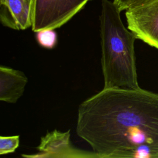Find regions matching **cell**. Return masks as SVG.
Instances as JSON below:
<instances>
[{
  "label": "cell",
  "mask_w": 158,
  "mask_h": 158,
  "mask_svg": "<svg viewBox=\"0 0 158 158\" xmlns=\"http://www.w3.org/2000/svg\"><path fill=\"white\" fill-rule=\"evenodd\" d=\"M33 0H0V20L6 27L23 30L31 27Z\"/></svg>",
  "instance_id": "8992f818"
},
{
  "label": "cell",
  "mask_w": 158,
  "mask_h": 158,
  "mask_svg": "<svg viewBox=\"0 0 158 158\" xmlns=\"http://www.w3.org/2000/svg\"><path fill=\"white\" fill-rule=\"evenodd\" d=\"M144 0H114V2L117 6L120 12L126 10L138 4Z\"/></svg>",
  "instance_id": "30bf717a"
},
{
  "label": "cell",
  "mask_w": 158,
  "mask_h": 158,
  "mask_svg": "<svg viewBox=\"0 0 158 158\" xmlns=\"http://www.w3.org/2000/svg\"><path fill=\"white\" fill-rule=\"evenodd\" d=\"M89 0H33L32 30L60 27L80 11Z\"/></svg>",
  "instance_id": "3957f363"
},
{
  "label": "cell",
  "mask_w": 158,
  "mask_h": 158,
  "mask_svg": "<svg viewBox=\"0 0 158 158\" xmlns=\"http://www.w3.org/2000/svg\"><path fill=\"white\" fill-rule=\"evenodd\" d=\"M36 41L41 47L51 49L57 43V35L54 29H44L36 32Z\"/></svg>",
  "instance_id": "ba28073f"
},
{
  "label": "cell",
  "mask_w": 158,
  "mask_h": 158,
  "mask_svg": "<svg viewBox=\"0 0 158 158\" xmlns=\"http://www.w3.org/2000/svg\"><path fill=\"white\" fill-rule=\"evenodd\" d=\"M27 81V78L22 72L1 65L0 100L15 103L23 94Z\"/></svg>",
  "instance_id": "52a82bcc"
},
{
  "label": "cell",
  "mask_w": 158,
  "mask_h": 158,
  "mask_svg": "<svg viewBox=\"0 0 158 158\" xmlns=\"http://www.w3.org/2000/svg\"><path fill=\"white\" fill-rule=\"evenodd\" d=\"M76 131L99 158H158V93L103 88L79 106Z\"/></svg>",
  "instance_id": "6da1fadb"
},
{
  "label": "cell",
  "mask_w": 158,
  "mask_h": 158,
  "mask_svg": "<svg viewBox=\"0 0 158 158\" xmlns=\"http://www.w3.org/2000/svg\"><path fill=\"white\" fill-rule=\"evenodd\" d=\"M70 130L65 132L54 130L48 133L40 140L35 154H22L32 158H99L93 151H87L75 148L71 143Z\"/></svg>",
  "instance_id": "5b68a950"
},
{
  "label": "cell",
  "mask_w": 158,
  "mask_h": 158,
  "mask_svg": "<svg viewBox=\"0 0 158 158\" xmlns=\"http://www.w3.org/2000/svg\"><path fill=\"white\" fill-rule=\"evenodd\" d=\"M114 2L101 0L100 36L104 88H139L135 52V35L126 28Z\"/></svg>",
  "instance_id": "7a4b0ae2"
},
{
  "label": "cell",
  "mask_w": 158,
  "mask_h": 158,
  "mask_svg": "<svg viewBox=\"0 0 158 158\" xmlns=\"http://www.w3.org/2000/svg\"><path fill=\"white\" fill-rule=\"evenodd\" d=\"M20 137L19 135L0 137V154L14 152L19 147Z\"/></svg>",
  "instance_id": "9c48e42d"
},
{
  "label": "cell",
  "mask_w": 158,
  "mask_h": 158,
  "mask_svg": "<svg viewBox=\"0 0 158 158\" xmlns=\"http://www.w3.org/2000/svg\"><path fill=\"white\" fill-rule=\"evenodd\" d=\"M127 28L149 46L158 49V0H144L125 12Z\"/></svg>",
  "instance_id": "277c9868"
}]
</instances>
